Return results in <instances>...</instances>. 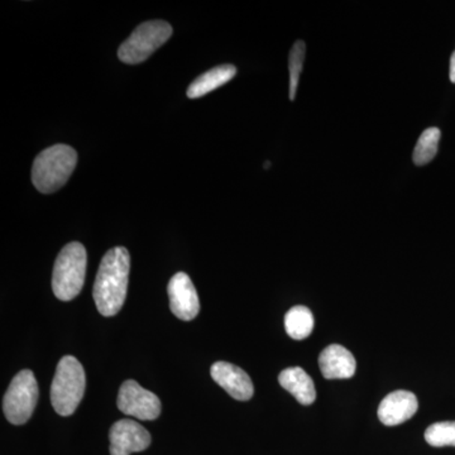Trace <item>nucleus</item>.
Listing matches in <instances>:
<instances>
[{"label": "nucleus", "mask_w": 455, "mask_h": 455, "mask_svg": "<svg viewBox=\"0 0 455 455\" xmlns=\"http://www.w3.org/2000/svg\"><path fill=\"white\" fill-rule=\"evenodd\" d=\"M425 440L431 447H455V421L430 425L425 431Z\"/></svg>", "instance_id": "18"}, {"label": "nucleus", "mask_w": 455, "mask_h": 455, "mask_svg": "<svg viewBox=\"0 0 455 455\" xmlns=\"http://www.w3.org/2000/svg\"><path fill=\"white\" fill-rule=\"evenodd\" d=\"M265 166H266V167H265V169H268V166H271V164H269V163H266V164H265Z\"/></svg>", "instance_id": "20"}, {"label": "nucleus", "mask_w": 455, "mask_h": 455, "mask_svg": "<svg viewBox=\"0 0 455 455\" xmlns=\"http://www.w3.org/2000/svg\"><path fill=\"white\" fill-rule=\"evenodd\" d=\"M278 382L301 405H311L316 400L315 385L309 374L300 367L286 368L278 376Z\"/></svg>", "instance_id": "13"}, {"label": "nucleus", "mask_w": 455, "mask_h": 455, "mask_svg": "<svg viewBox=\"0 0 455 455\" xmlns=\"http://www.w3.org/2000/svg\"><path fill=\"white\" fill-rule=\"evenodd\" d=\"M86 265L88 256L82 243L71 242L62 248L57 256L52 274V290L59 300L71 301L82 292Z\"/></svg>", "instance_id": "3"}, {"label": "nucleus", "mask_w": 455, "mask_h": 455, "mask_svg": "<svg viewBox=\"0 0 455 455\" xmlns=\"http://www.w3.org/2000/svg\"><path fill=\"white\" fill-rule=\"evenodd\" d=\"M116 405L123 414L139 420H156L161 414L160 398L133 379H128L121 386Z\"/></svg>", "instance_id": "7"}, {"label": "nucleus", "mask_w": 455, "mask_h": 455, "mask_svg": "<svg viewBox=\"0 0 455 455\" xmlns=\"http://www.w3.org/2000/svg\"><path fill=\"white\" fill-rule=\"evenodd\" d=\"M110 454L131 455L146 451L151 444L148 431L130 419L116 421L109 431Z\"/></svg>", "instance_id": "8"}, {"label": "nucleus", "mask_w": 455, "mask_h": 455, "mask_svg": "<svg viewBox=\"0 0 455 455\" xmlns=\"http://www.w3.org/2000/svg\"><path fill=\"white\" fill-rule=\"evenodd\" d=\"M211 374L212 379L235 400L248 401L252 398L254 392L252 379L242 368L228 362H217L212 364Z\"/></svg>", "instance_id": "10"}, {"label": "nucleus", "mask_w": 455, "mask_h": 455, "mask_svg": "<svg viewBox=\"0 0 455 455\" xmlns=\"http://www.w3.org/2000/svg\"><path fill=\"white\" fill-rule=\"evenodd\" d=\"M77 164V154L73 147L55 145L42 151L36 157L32 167V182L42 194H52L60 190Z\"/></svg>", "instance_id": "2"}, {"label": "nucleus", "mask_w": 455, "mask_h": 455, "mask_svg": "<svg viewBox=\"0 0 455 455\" xmlns=\"http://www.w3.org/2000/svg\"><path fill=\"white\" fill-rule=\"evenodd\" d=\"M440 136H442L440 130L433 127L425 131L419 137L414 149V156H412L416 166H424V164H429L434 160V157L438 154Z\"/></svg>", "instance_id": "16"}, {"label": "nucleus", "mask_w": 455, "mask_h": 455, "mask_svg": "<svg viewBox=\"0 0 455 455\" xmlns=\"http://www.w3.org/2000/svg\"><path fill=\"white\" fill-rule=\"evenodd\" d=\"M236 75L235 65H220L197 76L188 86L187 94L190 99H199L229 83Z\"/></svg>", "instance_id": "14"}, {"label": "nucleus", "mask_w": 455, "mask_h": 455, "mask_svg": "<svg viewBox=\"0 0 455 455\" xmlns=\"http://www.w3.org/2000/svg\"><path fill=\"white\" fill-rule=\"evenodd\" d=\"M130 268L131 256L124 247L112 248L101 259L92 290L101 315L114 316L121 311L127 298Z\"/></svg>", "instance_id": "1"}, {"label": "nucleus", "mask_w": 455, "mask_h": 455, "mask_svg": "<svg viewBox=\"0 0 455 455\" xmlns=\"http://www.w3.org/2000/svg\"><path fill=\"white\" fill-rule=\"evenodd\" d=\"M85 386V372L82 363L73 355L61 358L51 386V403L57 414L73 415L82 403Z\"/></svg>", "instance_id": "4"}, {"label": "nucleus", "mask_w": 455, "mask_h": 455, "mask_svg": "<svg viewBox=\"0 0 455 455\" xmlns=\"http://www.w3.org/2000/svg\"><path fill=\"white\" fill-rule=\"evenodd\" d=\"M167 291H169L170 309L173 315L184 322L196 319L200 311L199 296L188 274L179 272L172 276L167 286Z\"/></svg>", "instance_id": "9"}, {"label": "nucleus", "mask_w": 455, "mask_h": 455, "mask_svg": "<svg viewBox=\"0 0 455 455\" xmlns=\"http://www.w3.org/2000/svg\"><path fill=\"white\" fill-rule=\"evenodd\" d=\"M38 400V385L32 371L23 370L9 385L3 410L9 423L23 425L31 419Z\"/></svg>", "instance_id": "6"}, {"label": "nucleus", "mask_w": 455, "mask_h": 455, "mask_svg": "<svg viewBox=\"0 0 455 455\" xmlns=\"http://www.w3.org/2000/svg\"><path fill=\"white\" fill-rule=\"evenodd\" d=\"M449 77H451V82L455 84V51L453 55L451 57V68H449Z\"/></svg>", "instance_id": "19"}, {"label": "nucleus", "mask_w": 455, "mask_h": 455, "mask_svg": "<svg viewBox=\"0 0 455 455\" xmlns=\"http://www.w3.org/2000/svg\"><path fill=\"white\" fill-rule=\"evenodd\" d=\"M284 328L289 337L295 340H304L313 333L314 316L309 307H293L284 315Z\"/></svg>", "instance_id": "15"}, {"label": "nucleus", "mask_w": 455, "mask_h": 455, "mask_svg": "<svg viewBox=\"0 0 455 455\" xmlns=\"http://www.w3.org/2000/svg\"><path fill=\"white\" fill-rule=\"evenodd\" d=\"M172 36V27L164 20H148L134 29L118 50V57L128 65L142 64L164 46Z\"/></svg>", "instance_id": "5"}, {"label": "nucleus", "mask_w": 455, "mask_h": 455, "mask_svg": "<svg viewBox=\"0 0 455 455\" xmlns=\"http://www.w3.org/2000/svg\"><path fill=\"white\" fill-rule=\"evenodd\" d=\"M418 409V397L412 392L395 391L379 403V419L386 427H396L410 420Z\"/></svg>", "instance_id": "11"}, {"label": "nucleus", "mask_w": 455, "mask_h": 455, "mask_svg": "<svg viewBox=\"0 0 455 455\" xmlns=\"http://www.w3.org/2000/svg\"><path fill=\"white\" fill-rule=\"evenodd\" d=\"M305 55H307V44L304 41H296L289 56L290 100H295L302 68H304Z\"/></svg>", "instance_id": "17"}, {"label": "nucleus", "mask_w": 455, "mask_h": 455, "mask_svg": "<svg viewBox=\"0 0 455 455\" xmlns=\"http://www.w3.org/2000/svg\"><path fill=\"white\" fill-rule=\"evenodd\" d=\"M319 367L326 379H347L355 376L357 363L348 349L331 344L320 353Z\"/></svg>", "instance_id": "12"}]
</instances>
